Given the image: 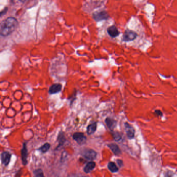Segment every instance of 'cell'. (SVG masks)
<instances>
[{"label": "cell", "mask_w": 177, "mask_h": 177, "mask_svg": "<svg viewBox=\"0 0 177 177\" xmlns=\"http://www.w3.org/2000/svg\"><path fill=\"white\" fill-rule=\"evenodd\" d=\"M62 86L60 84H54L49 87V93L51 95L59 93L61 91Z\"/></svg>", "instance_id": "obj_10"}, {"label": "cell", "mask_w": 177, "mask_h": 177, "mask_svg": "<svg viewBox=\"0 0 177 177\" xmlns=\"http://www.w3.org/2000/svg\"><path fill=\"white\" fill-rule=\"evenodd\" d=\"M97 129V122H94L89 125L87 128V133L89 135H93L96 131Z\"/></svg>", "instance_id": "obj_14"}, {"label": "cell", "mask_w": 177, "mask_h": 177, "mask_svg": "<svg viewBox=\"0 0 177 177\" xmlns=\"http://www.w3.org/2000/svg\"><path fill=\"white\" fill-rule=\"evenodd\" d=\"M108 147L110 148V150L112 151L115 155H118L121 154V151H120V149L116 144H108Z\"/></svg>", "instance_id": "obj_15"}, {"label": "cell", "mask_w": 177, "mask_h": 177, "mask_svg": "<svg viewBox=\"0 0 177 177\" xmlns=\"http://www.w3.org/2000/svg\"><path fill=\"white\" fill-rule=\"evenodd\" d=\"M125 129L128 138L129 139L133 138L135 136V129L133 127L131 126V125L129 124L128 123H125Z\"/></svg>", "instance_id": "obj_9"}, {"label": "cell", "mask_w": 177, "mask_h": 177, "mask_svg": "<svg viewBox=\"0 0 177 177\" xmlns=\"http://www.w3.org/2000/svg\"><path fill=\"white\" fill-rule=\"evenodd\" d=\"M81 154L84 158L89 160H94L97 156V152L93 149L89 148H86L83 150L82 152H81Z\"/></svg>", "instance_id": "obj_2"}, {"label": "cell", "mask_w": 177, "mask_h": 177, "mask_svg": "<svg viewBox=\"0 0 177 177\" xmlns=\"http://www.w3.org/2000/svg\"><path fill=\"white\" fill-rule=\"evenodd\" d=\"M108 168L112 173H116L118 171V168L114 162H110L108 164Z\"/></svg>", "instance_id": "obj_16"}, {"label": "cell", "mask_w": 177, "mask_h": 177, "mask_svg": "<svg viewBox=\"0 0 177 177\" xmlns=\"http://www.w3.org/2000/svg\"><path fill=\"white\" fill-rule=\"evenodd\" d=\"M116 162H117V163H118V165L119 166L122 167L123 165V162L122 160H117Z\"/></svg>", "instance_id": "obj_21"}, {"label": "cell", "mask_w": 177, "mask_h": 177, "mask_svg": "<svg viewBox=\"0 0 177 177\" xmlns=\"http://www.w3.org/2000/svg\"><path fill=\"white\" fill-rule=\"evenodd\" d=\"M51 148V144L49 143H46L44 145L41 146L40 148L38 149V151H40L42 153H46Z\"/></svg>", "instance_id": "obj_17"}, {"label": "cell", "mask_w": 177, "mask_h": 177, "mask_svg": "<svg viewBox=\"0 0 177 177\" xmlns=\"http://www.w3.org/2000/svg\"><path fill=\"white\" fill-rule=\"evenodd\" d=\"M155 113L157 116H162V112H161L160 110H155Z\"/></svg>", "instance_id": "obj_20"}, {"label": "cell", "mask_w": 177, "mask_h": 177, "mask_svg": "<svg viewBox=\"0 0 177 177\" xmlns=\"http://www.w3.org/2000/svg\"><path fill=\"white\" fill-rule=\"evenodd\" d=\"M18 25L17 19L13 17L7 18L1 22L0 25V33L3 36H7L15 31Z\"/></svg>", "instance_id": "obj_1"}, {"label": "cell", "mask_w": 177, "mask_h": 177, "mask_svg": "<svg viewBox=\"0 0 177 177\" xmlns=\"http://www.w3.org/2000/svg\"><path fill=\"white\" fill-rule=\"evenodd\" d=\"M34 176L35 177H44V174H43V172L42 170V169H35L33 170Z\"/></svg>", "instance_id": "obj_18"}, {"label": "cell", "mask_w": 177, "mask_h": 177, "mask_svg": "<svg viewBox=\"0 0 177 177\" xmlns=\"http://www.w3.org/2000/svg\"><path fill=\"white\" fill-rule=\"evenodd\" d=\"M28 153L27 144L25 142H24L23 144V147L21 150V160L24 166L27 165L28 164Z\"/></svg>", "instance_id": "obj_6"}, {"label": "cell", "mask_w": 177, "mask_h": 177, "mask_svg": "<svg viewBox=\"0 0 177 177\" xmlns=\"http://www.w3.org/2000/svg\"><path fill=\"white\" fill-rule=\"evenodd\" d=\"M95 167H96V163L94 162H93V161L89 162L87 163L86 165L84 167V171L86 173H91V171L94 170Z\"/></svg>", "instance_id": "obj_12"}, {"label": "cell", "mask_w": 177, "mask_h": 177, "mask_svg": "<svg viewBox=\"0 0 177 177\" xmlns=\"http://www.w3.org/2000/svg\"><path fill=\"white\" fill-rule=\"evenodd\" d=\"M19 1H20V2H21L24 3L25 2V1H26L27 0H19Z\"/></svg>", "instance_id": "obj_22"}, {"label": "cell", "mask_w": 177, "mask_h": 177, "mask_svg": "<svg viewBox=\"0 0 177 177\" xmlns=\"http://www.w3.org/2000/svg\"><path fill=\"white\" fill-rule=\"evenodd\" d=\"M72 138L80 146H82L86 142L87 137L84 133L76 132L73 133Z\"/></svg>", "instance_id": "obj_3"}, {"label": "cell", "mask_w": 177, "mask_h": 177, "mask_svg": "<svg viewBox=\"0 0 177 177\" xmlns=\"http://www.w3.org/2000/svg\"><path fill=\"white\" fill-rule=\"evenodd\" d=\"M105 122L106 125H107V126L109 128V129L111 131H113V129L115 128V127L116 126V121L113 119L110 118H107L105 119Z\"/></svg>", "instance_id": "obj_13"}, {"label": "cell", "mask_w": 177, "mask_h": 177, "mask_svg": "<svg viewBox=\"0 0 177 177\" xmlns=\"http://www.w3.org/2000/svg\"><path fill=\"white\" fill-rule=\"evenodd\" d=\"M11 157L12 154L9 152L4 151L1 153V160L3 164L5 166H7L9 165L11 162Z\"/></svg>", "instance_id": "obj_5"}, {"label": "cell", "mask_w": 177, "mask_h": 177, "mask_svg": "<svg viewBox=\"0 0 177 177\" xmlns=\"http://www.w3.org/2000/svg\"><path fill=\"white\" fill-rule=\"evenodd\" d=\"M137 36L138 35L135 32L130 30H126L123 36V41L126 42L132 41L136 39Z\"/></svg>", "instance_id": "obj_4"}, {"label": "cell", "mask_w": 177, "mask_h": 177, "mask_svg": "<svg viewBox=\"0 0 177 177\" xmlns=\"http://www.w3.org/2000/svg\"><path fill=\"white\" fill-rule=\"evenodd\" d=\"M93 18L96 21H100L102 20L108 19L109 18V15L106 12L102 11L99 13H95L93 15Z\"/></svg>", "instance_id": "obj_7"}, {"label": "cell", "mask_w": 177, "mask_h": 177, "mask_svg": "<svg viewBox=\"0 0 177 177\" xmlns=\"http://www.w3.org/2000/svg\"><path fill=\"white\" fill-rule=\"evenodd\" d=\"M107 32L109 35L113 38H116L120 34V32L118 31V28L115 25H112L108 28Z\"/></svg>", "instance_id": "obj_11"}, {"label": "cell", "mask_w": 177, "mask_h": 177, "mask_svg": "<svg viewBox=\"0 0 177 177\" xmlns=\"http://www.w3.org/2000/svg\"><path fill=\"white\" fill-rule=\"evenodd\" d=\"M57 140L58 142V145L56 147V149H55L56 150H58V148L61 147L62 146H63L65 143L67 141L65 133H64L62 131H60L59 132L58 135Z\"/></svg>", "instance_id": "obj_8"}, {"label": "cell", "mask_w": 177, "mask_h": 177, "mask_svg": "<svg viewBox=\"0 0 177 177\" xmlns=\"http://www.w3.org/2000/svg\"><path fill=\"white\" fill-rule=\"evenodd\" d=\"M113 137L114 138V140L116 141H118L122 139V137L120 136V133L118 132H115L113 133Z\"/></svg>", "instance_id": "obj_19"}]
</instances>
